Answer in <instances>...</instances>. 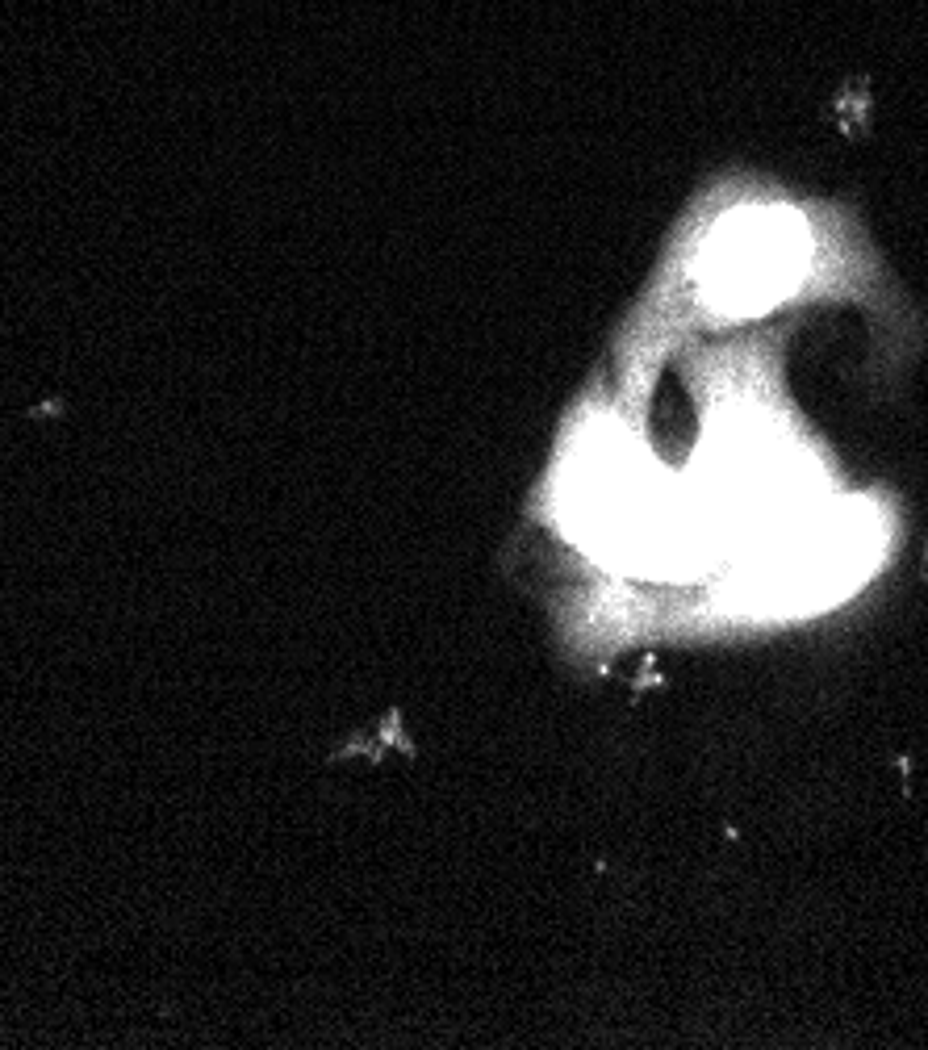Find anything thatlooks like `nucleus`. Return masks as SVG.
I'll use <instances>...</instances> for the list:
<instances>
[{
    "mask_svg": "<svg viewBox=\"0 0 928 1050\" xmlns=\"http://www.w3.org/2000/svg\"><path fill=\"white\" fill-rule=\"evenodd\" d=\"M811 226L795 205H736L699 251V293L715 314H761L807 281Z\"/></svg>",
    "mask_w": 928,
    "mask_h": 1050,
    "instance_id": "obj_1",
    "label": "nucleus"
}]
</instances>
